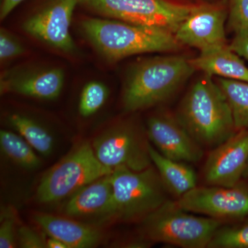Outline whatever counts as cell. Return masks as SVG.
Wrapping results in <instances>:
<instances>
[{"mask_svg": "<svg viewBox=\"0 0 248 248\" xmlns=\"http://www.w3.org/2000/svg\"><path fill=\"white\" fill-rule=\"evenodd\" d=\"M177 117L203 148L213 149L236 131L226 95L208 75L192 85Z\"/></svg>", "mask_w": 248, "mask_h": 248, "instance_id": "cell-1", "label": "cell"}, {"mask_svg": "<svg viewBox=\"0 0 248 248\" xmlns=\"http://www.w3.org/2000/svg\"><path fill=\"white\" fill-rule=\"evenodd\" d=\"M81 28L98 52L110 61L138 54L174 51L182 45L171 31L117 19H85Z\"/></svg>", "mask_w": 248, "mask_h": 248, "instance_id": "cell-2", "label": "cell"}, {"mask_svg": "<svg viewBox=\"0 0 248 248\" xmlns=\"http://www.w3.org/2000/svg\"><path fill=\"white\" fill-rule=\"evenodd\" d=\"M195 71L190 60L183 56L157 57L140 62L125 83L124 108L135 112L166 102Z\"/></svg>", "mask_w": 248, "mask_h": 248, "instance_id": "cell-3", "label": "cell"}, {"mask_svg": "<svg viewBox=\"0 0 248 248\" xmlns=\"http://www.w3.org/2000/svg\"><path fill=\"white\" fill-rule=\"evenodd\" d=\"M140 235L152 244L183 248H208L223 221L200 217L168 200L141 222Z\"/></svg>", "mask_w": 248, "mask_h": 248, "instance_id": "cell-4", "label": "cell"}, {"mask_svg": "<svg viewBox=\"0 0 248 248\" xmlns=\"http://www.w3.org/2000/svg\"><path fill=\"white\" fill-rule=\"evenodd\" d=\"M109 176L116 221L141 223L169 200V191L154 166L141 171L116 169Z\"/></svg>", "mask_w": 248, "mask_h": 248, "instance_id": "cell-5", "label": "cell"}, {"mask_svg": "<svg viewBox=\"0 0 248 248\" xmlns=\"http://www.w3.org/2000/svg\"><path fill=\"white\" fill-rule=\"evenodd\" d=\"M112 172L97 159L92 145L84 142L45 174L37 187L36 197L40 203L60 202Z\"/></svg>", "mask_w": 248, "mask_h": 248, "instance_id": "cell-6", "label": "cell"}, {"mask_svg": "<svg viewBox=\"0 0 248 248\" xmlns=\"http://www.w3.org/2000/svg\"><path fill=\"white\" fill-rule=\"evenodd\" d=\"M85 7L117 20L176 32L197 5L174 0H78Z\"/></svg>", "mask_w": 248, "mask_h": 248, "instance_id": "cell-7", "label": "cell"}, {"mask_svg": "<svg viewBox=\"0 0 248 248\" xmlns=\"http://www.w3.org/2000/svg\"><path fill=\"white\" fill-rule=\"evenodd\" d=\"M150 143L145 134L134 124H118L99 135L93 141L96 156L112 171L125 169L141 171L153 166Z\"/></svg>", "mask_w": 248, "mask_h": 248, "instance_id": "cell-8", "label": "cell"}, {"mask_svg": "<svg viewBox=\"0 0 248 248\" xmlns=\"http://www.w3.org/2000/svg\"><path fill=\"white\" fill-rule=\"evenodd\" d=\"M176 202L187 211L223 223L240 221L248 217V181L229 187L197 186Z\"/></svg>", "mask_w": 248, "mask_h": 248, "instance_id": "cell-9", "label": "cell"}, {"mask_svg": "<svg viewBox=\"0 0 248 248\" xmlns=\"http://www.w3.org/2000/svg\"><path fill=\"white\" fill-rule=\"evenodd\" d=\"M248 161V129L236 130L212 149L204 164L208 186H234L243 180Z\"/></svg>", "mask_w": 248, "mask_h": 248, "instance_id": "cell-10", "label": "cell"}, {"mask_svg": "<svg viewBox=\"0 0 248 248\" xmlns=\"http://www.w3.org/2000/svg\"><path fill=\"white\" fill-rule=\"evenodd\" d=\"M78 0H50L40 11L23 24V29L33 36L64 53H74L76 45L71 33L72 17Z\"/></svg>", "mask_w": 248, "mask_h": 248, "instance_id": "cell-11", "label": "cell"}, {"mask_svg": "<svg viewBox=\"0 0 248 248\" xmlns=\"http://www.w3.org/2000/svg\"><path fill=\"white\" fill-rule=\"evenodd\" d=\"M147 136L155 148L166 157L197 163L203 157V147L184 128L177 117L161 112L147 122Z\"/></svg>", "mask_w": 248, "mask_h": 248, "instance_id": "cell-12", "label": "cell"}, {"mask_svg": "<svg viewBox=\"0 0 248 248\" xmlns=\"http://www.w3.org/2000/svg\"><path fill=\"white\" fill-rule=\"evenodd\" d=\"M227 2L197 5L174 32L182 45L202 50L226 45Z\"/></svg>", "mask_w": 248, "mask_h": 248, "instance_id": "cell-13", "label": "cell"}, {"mask_svg": "<svg viewBox=\"0 0 248 248\" xmlns=\"http://www.w3.org/2000/svg\"><path fill=\"white\" fill-rule=\"evenodd\" d=\"M109 175L88 184L70 197L63 206V215L76 219L115 221L113 190Z\"/></svg>", "mask_w": 248, "mask_h": 248, "instance_id": "cell-14", "label": "cell"}, {"mask_svg": "<svg viewBox=\"0 0 248 248\" xmlns=\"http://www.w3.org/2000/svg\"><path fill=\"white\" fill-rule=\"evenodd\" d=\"M32 218L47 235L60 240L68 248H94L103 239L102 232L97 227L71 217L37 213Z\"/></svg>", "mask_w": 248, "mask_h": 248, "instance_id": "cell-15", "label": "cell"}, {"mask_svg": "<svg viewBox=\"0 0 248 248\" xmlns=\"http://www.w3.org/2000/svg\"><path fill=\"white\" fill-rule=\"evenodd\" d=\"M64 83V73L60 68L7 75L1 78V93H14L28 97L53 100L60 95Z\"/></svg>", "mask_w": 248, "mask_h": 248, "instance_id": "cell-16", "label": "cell"}, {"mask_svg": "<svg viewBox=\"0 0 248 248\" xmlns=\"http://www.w3.org/2000/svg\"><path fill=\"white\" fill-rule=\"evenodd\" d=\"M190 62L196 70L208 76L248 83V67L226 44L202 50L200 55Z\"/></svg>", "mask_w": 248, "mask_h": 248, "instance_id": "cell-17", "label": "cell"}, {"mask_svg": "<svg viewBox=\"0 0 248 248\" xmlns=\"http://www.w3.org/2000/svg\"><path fill=\"white\" fill-rule=\"evenodd\" d=\"M152 164L169 192L181 198L197 186V174L189 164L166 157L155 147H149Z\"/></svg>", "mask_w": 248, "mask_h": 248, "instance_id": "cell-18", "label": "cell"}, {"mask_svg": "<svg viewBox=\"0 0 248 248\" xmlns=\"http://www.w3.org/2000/svg\"><path fill=\"white\" fill-rule=\"evenodd\" d=\"M8 122L35 151L47 156L53 151L55 141L51 134L35 120L21 114H12Z\"/></svg>", "mask_w": 248, "mask_h": 248, "instance_id": "cell-19", "label": "cell"}, {"mask_svg": "<svg viewBox=\"0 0 248 248\" xmlns=\"http://www.w3.org/2000/svg\"><path fill=\"white\" fill-rule=\"evenodd\" d=\"M0 146L4 155L23 169L31 170L40 167L41 160L35 150L19 134L1 130Z\"/></svg>", "mask_w": 248, "mask_h": 248, "instance_id": "cell-20", "label": "cell"}, {"mask_svg": "<svg viewBox=\"0 0 248 248\" xmlns=\"http://www.w3.org/2000/svg\"><path fill=\"white\" fill-rule=\"evenodd\" d=\"M218 84L229 103L236 130L248 129V83L221 78Z\"/></svg>", "mask_w": 248, "mask_h": 248, "instance_id": "cell-21", "label": "cell"}, {"mask_svg": "<svg viewBox=\"0 0 248 248\" xmlns=\"http://www.w3.org/2000/svg\"><path fill=\"white\" fill-rule=\"evenodd\" d=\"M208 248H248V217L217 230Z\"/></svg>", "mask_w": 248, "mask_h": 248, "instance_id": "cell-22", "label": "cell"}, {"mask_svg": "<svg viewBox=\"0 0 248 248\" xmlns=\"http://www.w3.org/2000/svg\"><path fill=\"white\" fill-rule=\"evenodd\" d=\"M108 96L107 86L99 81H91L84 86L80 96L79 112L82 117L94 115L104 106Z\"/></svg>", "mask_w": 248, "mask_h": 248, "instance_id": "cell-23", "label": "cell"}, {"mask_svg": "<svg viewBox=\"0 0 248 248\" xmlns=\"http://www.w3.org/2000/svg\"><path fill=\"white\" fill-rule=\"evenodd\" d=\"M228 24L234 32L248 29V0H228Z\"/></svg>", "mask_w": 248, "mask_h": 248, "instance_id": "cell-24", "label": "cell"}, {"mask_svg": "<svg viewBox=\"0 0 248 248\" xmlns=\"http://www.w3.org/2000/svg\"><path fill=\"white\" fill-rule=\"evenodd\" d=\"M2 215L0 226V248H16L18 228L14 213L8 210Z\"/></svg>", "mask_w": 248, "mask_h": 248, "instance_id": "cell-25", "label": "cell"}, {"mask_svg": "<svg viewBox=\"0 0 248 248\" xmlns=\"http://www.w3.org/2000/svg\"><path fill=\"white\" fill-rule=\"evenodd\" d=\"M25 49L19 40L4 29L0 32V59L10 60L24 53Z\"/></svg>", "mask_w": 248, "mask_h": 248, "instance_id": "cell-26", "label": "cell"}, {"mask_svg": "<svg viewBox=\"0 0 248 248\" xmlns=\"http://www.w3.org/2000/svg\"><path fill=\"white\" fill-rule=\"evenodd\" d=\"M17 246L22 248H46L45 238L26 226L18 228Z\"/></svg>", "mask_w": 248, "mask_h": 248, "instance_id": "cell-27", "label": "cell"}, {"mask_svg": "<svg viewBox=\"0 0 248 248\" xmlns=\"http://www.w3.org/2000/svg\"><path fill=\"white\" fill-rule=\"evenodd\" d=\"M229 46L234 53L248 60V29L236 31Z\"/></svg>", "mask_w": 248, "mask_h": 248, "instance_id": "cell-28", "label": "cell"}, {"mask_svg": "<svg viewBox=\"0 0 248 248\" xmlns=\"http://www.w3.org/2000/svg\"><path fill=\"white\" fill-rule=\"evenodd\" d=\"M24 0H2L1 3V11H0V17L4 19L7 17L11 11L20 4Z\"/></svg>", "mask_w": 248, "mask_h": 248, "instance_id": "cell-29", "label": "cell"}, {"mask_svg": "<svg viewBox=\"0 0 248 248\" xmlns=\"http://www.w3.org/2000/svg\"><path fill=\"white\" fill-rule=\"evenodd\" d=\"M46 246L47 248H68L64 243L62 241L53 237V236H48L45 237Z\"/></svg>", "mask_w": 248, "mask_h": 248, "instance_id": "cell-30", "label": "cell"}, {"mask_svg": "<svg viewBox=\"0 0 248 248\" xmlns=\"http://www.w3.org/2000/svg\"><path fill=\"white\" fill-rule=\"evenodd\" d=\"M243 179H245V180L248 181V161L247 166H246V170H245V172L244 174V177H243Z\"/></svg>", "mask_w": 248, "mask_h": 248, "instance_id": "cell-31", "label": "cell"}]
</instances>
